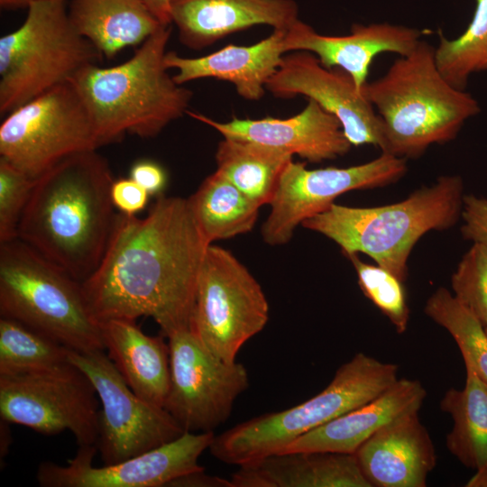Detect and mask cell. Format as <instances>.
Segmentation results:
<instances>
[{
  "label": "cell",
  "mask_w": 487,
  "mask_h": 487,
  "mask_svg": "<svg viewBox=\"0 0 487 487\" xmlns=\"http://www.w3.org/2000/svg\"><path fill=\"white\" fill-rule=\"evenodd\" d=\"M170 18L179 41L200 51L255 25L287 31L299 7L294 0H170Z\"/></svg>",
  "instance_id": "19"
},
{
  "label": "cell",
  "mask_w": 487,
  "mask_h": 487,
  "mask_svg": "<svg viewBox=\"0 0 487 487\" xmlns=\"http://www.w3.org/2000/svg\"><path fill=\"white\" fill-rule=\"evenodd\" d=\"M407 170V159L388 152L346 168L308 170L305 163L292 161L270 203L271 212L262 226V239L272 246L288 244L297 226L327 210L337 197L393 184Z\"/></svg>",
  "instance_id": "14"
},
{
  "label": "cell",
  "mask_w": 487,
  "mask_h": 487,
  "mask_svg": "<svg viewBox=\"0 0 487 487\" xmlns=\"http://www.w3.org/2000/svg\"><path fill=\"white\" fill-rule=\"evenodd\" d=\"M111 199L115 208L125 215H136L143 210L150 194L131 178L115 179L111 186Z\"/></svg>",
  "instance_id": "36"
},
{
  "label": "cell",
  "mask_w": 487,
  "mask_h": 487,
  "mask_svg": "<svg viewBox=\"0 0 487 487\" xmlns=\"http://www.w3.org/2000/svg\"><path fill=\"white\" fill-rule=\"evenodd\" d=\"M98 148L88 110L70 81L15 108L0 124V158L34 179L71 155Z\"/></svg>",
  "instance_id": "10"
},
{
  "label": "cell",
  "mask_w": 487,
  "mask_h": 487,
  "mask_svg": "<svg viewBox=\"0 0 487 487\" xmlns=\"http://www.w3.org/2000/svg\"><path fill=\"white\" fill-rule=\"evenodd\" d=\"M130 178L152 195L161 193L165 188L167 177L164 170L149 160L139 161L132 166Z\"/></svg>",
  "instance_id": "37"
},
{
  "label": "cell",
  "mask_w": 487,
  "mask_h": 487,
  "mask_svg": "<svg viewBox=\"0 0 487 487\" xmlns=\"http://www.w3.org/2000/svg\"><path fill=\"white\" fill-rule=\"evenodd\" d=\"M168 338L170 381L163 408L185 432H214L249 387L248 372L213 354L189 327Z\"/></svg>",
  "instance_id": "13"
},
{
  "label": "cell",
  "mask_w": 487,
  "mask_h": 487,
  "mask_svg": "<svg viewBox=\"0 0 487 487\" xmlns=\"http://www.w3.org/2000/svg\"><path fill=\"white\" fill-rule=\"evenodd\" d=\"M437 33V67L451 85L464 90L472 74L487 71V0H476L473 19L460 36L449 40L440 30Z\"/></svg>",
  "instance_id": "31"
},
{
  "label": "cell",
  "mask_w": 487,
  "mask_h": 487,
  "mask_svg": "<svg viewBox=\"0 0 487 487\" xmlns=\"http://www.w3.org/2000/svg\"><path fill=\"white\" fill-rule=\"evenodd\" d=\"M151 13L162 25H171L170 18V0H142Z\"/></svg>",
  "instance_id": "39"
},
{
  "label": "cell",
  "mask_w": 487,
  "mask_h": 487,
  "mask_svg": "<svg viewBox=\"0 0 487 487\" xmlns=\"http://www.w3.org/2000/svg\"><path fill=\"white\" fill-rule=\"evenodd\" d=\"M0 314L70 350H105L81 282L19 239L0 244Z\"/></svg>",
  "instance_id": "7"
},
{
  "label": "cell",
  "mask_w": 487,
  "mask_h": 487,
  "mask_svg": "<svg viewBox=\"0 0 487 487\" xmlns=\"http://www.w3.org/2000/svg\"><path fill=\"white\" fill-rule=\"evenodd\" d=\"M188 200L209 244L250 232L261 207L216 170L203 180Z\"/></svg>",
  "instance_id": "28"
},
{
  "label": "cell",
  "mask_w": 487,
  "mask_h": 487,
  "mask_svg": "<svg viewBox=\"0 0 487 487\" xmlns=\"http://www.w3.org/2000/svg\"><path fill=\"white\" fill-rule=\"evenodd\" d=\"M69 348L12 318H0V376L51 368L69 361Z\"/></svg>",
  "instance_id": "29"
},
{
  "label": "cell",
  "mask_w": 487,
  "mask_h": 487,
  "mask_svg": "<svg viewBox=\"0 0 487 487\" xmlns=\"http://www.w3.org/2000/svg\"><path fill=\"white\" fill-rule=\"evenodd\" d=\"M171 25L161 26L124 62L81 69L69 81L90 115L99 147L125 135H158L188 111L193 92L175 82L164 63Z\"/></svg>",
  "instance_id": "3"
},
{
  "label": "cell",
  "mask_w": 487,
  "mask_h": 487,
  "mask_svg": "<svg viewBox=\"0 0 487 487\" xmlns=\"http://www.w3.org/2000/svg\"><path fill=\"white\" fill-rule=\"evenodd\" d=\"M426 396L420 381L398 379L373 400L299 436L278 454L302 451L354 454L386 424L407 413L419 411Z\"/></svg>",
  "instance_id": "22"
},
{
  "label": "cell",
  "mask_w": 487,
  "mask_h": 487,
  "mask_svg": "<svg viewBox=\"0 0 487 487\" xmlns=\"http://www.w3.org/2000/svg\"><path fill=\"white\" fill-rule=\"evenodd\" d=\"M214 432H184L178 438L123 462L93 466L96 446H78L67 465L43 462L36 478L41 487H165L181 475L203 470L198 464Z\"/></svg>",
  "instance_id": "15"
},
{
  "label": "cell",
  "mask_w": 487,
  "mask_h": 487,
  "mask_svg": "<svg viewBox=\"0 0 487 487\" xmlns=\"http://www.w3.org/2000/svg\"><path fill=\"white\" fill-rule=\"evenodd\" d=\"M170 487H233L230 479L207 474L205 469L179 476Z\"/></svg>",
  "instance_id": "38"
},
{
  "label": "cell",
  "mask_w": 487,
  "mask_h": 487,
  "mask_svg": "<svg viewBox=\"0 0 487 487\" xmlns=\"http://www.w3.org/2000/svg\"><path fill=\"white\" fill-rule=\"evenodd\" d=\"M51 0H0V5L5 9L28 8L32 4Z\"/></svg>",
  "instance_id": "41"
},
{
  "label": "cell",
  "mask_w": 487,
  "mask_h": 487,
  "mask_svg": "<svg viewBox=\"0 0 487 487\" xmlns=\"http://www.w3.org/2000/svg\"><path fill=\"white\" fill-rule=\"evenodd\" d=\"M69 361L90 380L98 396L96 443L105 464L123 462L170 442L185 431L163 408L139 397L105 350H69Z\"/></svg>",
  "instance_id": "12"
},
{
  "label": "cell",
  "mask_w": 487,
  "mask_h": 487,
  "mask_svg": "<svg viewBox=\"0 0 487 487\" xmlns=\"http://www.w3.org/2000/svg\"><path fill=\"white\" fill-rule=\"evenodd\" d=\"M467 487H487V468L476 471L475 474L467 482Z\"/></svg>",
  "instance_id": "42"
},
{
  "label": "cell",
  "mask_w": 487,
  "mask_h": 487,
  "mask_svg": "<svg viewBox=\"0 0 487 487\" xmlns=\"http://www.w3.org/2000/svg\"><path fill=\"white\" fill-rule=\"evenodd\" d=\"M285 35L286 31L273 30L268 37L253 45L228 44L198 58L167 51L164 63L168 69H177L173 78L179 85L200 78H216L233 84L242 98L257 101L264 96L267 82L286 53Z\"/></svg>",
  "instance_id": "21"
},
{
  "label": "cell",
  "mask_w": 487,
  "mask_h": 487,
  "mask_svg": "<svg viewBox=\"0 0 487 487\" xmlns=\"http://www.w3.org/2000/svg\"><path fill=\"white\" fill-rule=\"evenodd\" d=\"M69 15L78 32L107 58L142 44L162 26L142 0H71Z\"/></svg>",
  "instance_id": "25"
},
{
  "label": "cell",
  "mask_w": 487,
  "mask_h": 487,
  "mask_svg": "<svg viewBox=\"0 0 487 487\" xmlns=\"http://www.w3.org/2000/svg\"><path fill=\"white\" fill-rule=\"evenodd\" d=\"M422 32L391 23H355L350 33L342 36L323 35L299 19L286 31V53L305 51L317 57L327 69H341L363 90L374 58L383 52L404 56L414 50Z\"/></svg>",
  "instance_id": "18"
},
{
  "label": "cell",
  "mask_w": 487,
  "mask_h": 487,
  "mask_svg": "<svg viewBox=\"0 0 487 487\" xmlns=\"http://www.w3.org/2000/svg\"><path fill=\"white\" fill-rule=\"evenodd\" d=\"M396 364L357 353L318 394L292 408L265 413L215 436L209 451L242 465L278 454L299 436L373 400L398 378Z\"/></svg>",
  "instance_id": "6"
},
{
  "label": "cell",
  "mask_w": 487,
  "mask_h": 487,
  "mask_svg": "<svg viewBox=\"0 0 487 487\" xmlns=\"http://www.w3.org/2000/svg\"><path fill=\"white\" fill-rule=\"evenodd\" d=\"M484 329H485V332H486V335H487V326H484Z\"/></svg>",
  "instance_id": "43"
},
{
  "label": "cell",
  "mask_w": 487,
  "mask_h": 487,
  "mask_svg": "<svg viewBox=\"0 0 487 487\" xmlns=\"http://www.w3.org/2000/svg\"><path fill=\"white\" fill-rule=\"evenodd\" d=\"M424 312L448 331L460 349L465 366L487 383V335L475 315L443 287L427 299Z\"/></svg>",
  "instance_id": "30"
},
{
  "label": "cell",
  "mask_w": 487,
  "mask_h": 487,
  "mask_svg": "<svg viewBox=\"0 0 487 487\" xmlns=\"http://www.w3.org/2000/svg\"><path fill=\"white\" fill-rule=\"evenodd\" d=\"M454 296L487 326V246L473 243L451 278Z\"/></svg>",
  "instance_id": "33"
},
{
  "label": "cell",
  "mask_w": 487,
  "mask_h": 487,
  "mask_svg": "<svg viewBox=\"0 0 487 487\" xmlns=\"http://www.w3.org/2000/svg\"><path fill=\"white\" fill-rule=\"evenodd\" d=\"M27 9L23 24L0 38L1 116L102 57L74 27L65 0L37 2Z\"/></svg>",
  "instance_id": "8"
},
{
  "label": "cell",
  "mask_w": 487,
  "mask_h": 487,
  "mask_svg": "<svg viewBox=\"0 0 487 487\" xmlns=\"http://www.w3.org/2000/svg\"><path fill=\"white\" fill-rule=\"evenodd\" d=\"M10 423L1 419L0 423V432H1V444H0V455L1 458L5 457L7 455L9 446L12 442L11 438V430L8 427Z\"/></svg>",
  "instance_id": "40"
},
{
  "label": "cell",
  "mask_w": 487,
  "mask_h": 487,
  "mask_svg": "<svg viewBox=\"0 0 487 487\" xmlns=\"http://www.w3.org/2000/svg\"><path fill=\"white\" fill-rule=\"evenodd\" d=\"M464 181L445 175L390 205L356 207L334 203L302 225L335 242L345 256L364 253L405 281L416 244L430 231H444L461 218Z\"/></svg>",
  "instance_id": "5"
},
{
  "label": "cell",
  "mask_w": 487,
  "mask_h": 487,
  "mask_svg": "<svg viewBox=\"0 0 487 487\" xmlns=\"http://www.w3.org/2000/svg\"><path fill=\"white\" fill-rule=\"evenodd\" d=\"M215 158L216 171L262 207L273 199L293 154L252 141L224 138Z\"/></svg>",
  "instance_id": "26"
},
{
  "label": "cell",
  "mask_w": 487,
  "mask_h": 487,
  "mask_svg": "<svg viewBox=\"0 0 487 487\" xmlns=\"http://www.w3.org/2000/svg\"><path fill=\"white\" fill-rule=\"evenodd\" d=\"M187 114L216 130L224 138L259 142L297 154L312 163L344 156L352 147L340 121L313 99H308L300 113L285 119L234 117L221 123L199 113Z\"/></svg>",
  "instance_id": "17"
},
{
  "label": "cell",
  "mask_w": 487,
  "mask_h": 487,
  "mask_svg": "<svg viewBox=\"0 0 487 487\" xmlns=\"http://www.w3.org/2000/svg\"><path fill=\"white\" fill-rule=\"evenodd\" d=\"M99 399L87 376L71 362L0 376V417L39 434L69 431L78 446H96Z\"/></svg>",
  "instance_id": "11"
},
{
  "label": "cell",
  "mask_w": 487,
  "mask_h": 487,
  "mask_svg": "<svg viewBox=\"0 0 487 487\" xmlns=\"http://www.w3.org/2000/svg\"><path fill=\"white\" fill-rule=\"evenodd\" d=\"M269 319V304L256 279L228 250L208 245L198 274L189 328L220 359L233 363Z\"/></svg>",
  "instance_id": "9"
},
{
  "label": "cell",
  "mask_w": 487,
  "mask_h": 487,
  "mask_svg": "<svg viewBox=\"0 0 487 487\" xmlns=\"http://www.w3.org/2000/svg\"><path fill=\"white\" fill-rule=\"evenodd\" d=\"M266 89L278 98L313 99L340 121L352 146L370 144L384 152L382 122L353 78L341 69L324 67L313 53L284 54Z\"/></svg>",
  "instance_id": "16"
},
{
  "label": "cell",
  "mask_w": 487,
  "mask_h": 487,
  "mask_svg": "<svg viewBox=\"0 0 487 487\" xmlns=\"http://www.w3.org/2000/svg\"><path fill=\"white\" fill-rule=\"evenodd\" d=\"M114 180L96 150L62 160L36 179L17 239L82 283L98 266L114 228Z\"/></svg>",
  "instance_id": "2"
},
{
  "label": "cell",
  "mask_w": 487,
  "mask_h": 487,
  "mask_svg": "<svg viewBox=\"0 0 487 487\" xmlns=\"http://www.w3.org/2000/svg\"><path fill=\"white\" fill-rule=\"evenodd\" d=\"M465 368L464 387L447 390L440 409L453 420L447 449L463 464L479 471L487 468V383L472 368Z\"/></svg>",
  "instance_id": "27"
},
{
  "label": "cell",
  "mask_w": 487,
  "mask_h": 487,
  "mask_svg": "<svg viewBox=\"0 0 487 487\" xmlns=\"http://www.w3.org/2000/svg\"><path fill=\"white\" fill-rule=\"evenodd\" d=\"M460 219L463 237L487 246V198L464 195Z\"/></svg>",
  "instance_id": "35"
},
{
  "label": "cell",
  "mask_w": 487,
  "mask_h": 487,
  "mask_svg": "<svg viewBox=\"0 0 487 487\" xmlns=\"http://www.w3.org/2000/svg\"><path fill=\"white\" fill-rule=\"evenodd\" d=\"M208 245L188 198L160 196L144 217L117 214L102 260L81 283L93 317H152L167 337L188 328Z\"/></svg>",
  "instance_id": "1"
},
{
  "label": "cell",
  "mask_w": 487,
  "mask_h": 487,
  "mask_svg": "<svg viewBox=\"0 0 487 487\" xmlns=\"http://www.w3.org/2000/svg\"><path fill=\"white\" fill-rule=\"evenodd\" d=\"M108 357L142 399L163 407L170 381V347L127 319L98 322Z\"/></svg>",
  "instance_id": "24"
},
{
  "label": "cell",
  "mask_w": 487,
  "mask_h": 487,
  "mask_svg": "<svg viewBox=\"0 0 487 487\" xmlns=\"http://www.w3.org/2000/svg\"><path fill=\"white\" fill-rule=\"evenodd\" d=\"M354 455L372 487H425L436 463L433 441L418 411L386 424Z\"/></svg>",
  "instance_id": "20"
},
{
  "label": "cell",
  "mask_w": 487,
  "mask_h": 487,
  "mask_svg": "<svg viewBox=\"0 0 487 487\" xmlns=\"http://www.w3.org/2000/svg\"><path fill=\"white\" fill-rule=\"evenodd\" d=\"M345 257L354 267L364 296L390 320L397 333L403 334L409 320L404 282L382 267L363 262L358 253Z\"/></svg>",
  "instance_id": "32"
},
{
  "label": "cell",
  "mask_w": 487,
  "mask_h": 487,
  "mask_svg": "<svg viewBox=\"0 0 487 487\" xmlns=\"http://www.w3.org/2000/svg\"><path fill=\"white\" fill-rule=\"evenodd\" d=\"M35 181L0 158V244L17 239L19 222Z\"/></svg>",
  "instance_id": "34"
},
{
  "label": "cell",
  "mask_w": 487,
  "mask_h": 487,
  "mask_svg": "<svg viewBox=\"0 0 487 487\" xmlns=\"http://www.w3.org/2000/svg\"><path fill=\"white\" fill-rule=\"evenodd\" d=\"M239 466L233 487H372L354 454L288 452Z\"/></svg>",
  "instance_id": "23"
},
{
  "label": "cell",
  "mask_w": 487,
  "mask_h": 487,
  "mask_svg": "<svg viewBox=\"0 0 487 487\" xmlns=\"http://www.w3.org/2000/svg\"><path fill=\"white\" fill-rule=\"evenodd\" d=\"M384 130V152L420 157L433 144L454 140L464 122L479 113L477 101L451 85L440 72L436 48L420 40L380 78L362 90Z\"/></svg>",
  "instance_id": "4"
}]
</instances>
